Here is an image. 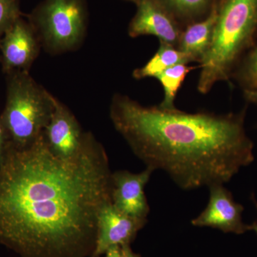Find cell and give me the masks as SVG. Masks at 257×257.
Masks as SVG:
<instances>
[{
	"instance_id": "6",
	"label": "cell",
	"mask_w": 257,
	"mask_h": 257,
	"mask_svg": "<svg viewBox=\"0 0 257 257\" xmlns=\"http://www.w3.org/2000/svg\"><path fill=\"white\" fill-rule=\"evenodd\" d=\"M41 48L33 27L20 17L0 40V62L3 73L13 71L30 72Z\"/></svg>"
},
{
	"instance_id": "7",
	"label": "cell",
	"mask_w": 257,
	"mask_h": 257,
	"mask_svg": "<svg viewBox=\"0 0 257 257\" xmlns=\"http://www.w3.org/2000/svg\"><path fill=\"white\" fill-rule=\"evenodd\" d=\"M207 207L195 219L193 226H207L221 230L224 233L242 234L249 230L242 221L243 207L236 202L223 184L210 186Z\"/></svg>"
},
{
	"instance_id": "17",
	"label": "cell",
	"mask_w": 257,
	"mask_h": 257,
	"mask_svg": "<svg viewBox=\"0 0 257 257\" xmlns=\"http://www.w3.org/2000/svg\"><path fill=\"white\" fill-rule=\"evenodd\" d=\"M239 75L245 90L257 91V45L248 56Z\"/></svg>"
},
{
	"instance_id": "3",
	"label": "cell",
	"mask_w": 257,
	"mask_h": 257,
	"mask_svg": "<svg viewBox=\"0 0 257 257\" xmlns=\"http://www.w3.org/2000/svg\"><path fill=\"white\" fill-rule=\"evenodd\" d=\"M257 30V0H222L212 39L200 62L199 92L206 94L216 83L227 80L236 60Z\"/></svg>"
},
{
	"instance_id": "11",
	"label": "cell",
	"mask_w": 257,
	"mask_h": 257,
	"mask_svg": "<svg viewBox=\"0 0 257 257\" xmlns=\"http://www.w3.org/2000/svg\"><path fill=\"white\" fill-rule=\"evenodd\" d=\"M86 133L73 113L56 99L55 110L43 136L56 156L68 159L77 155L84 143Z\"/></svg>"
},
{
	"instance_id": "2",
	"label": "cell",
	"mask_w": 257,
	"mask_h": 257,
	"mask_svg": "<svg viewBox=\"0 0 257 257\" xmlns=\"http://www.w3.org/2000/svg\"><path fill=\"white\" fill-rule=\"evenodd\" d=\"M109 116L135 155L184 190L224 184L254 160L241 114L187 113L114 94Z\"/></svg>"
},
{
	"instance_id": "19",
	"label": "cell",
	"mask_w": 257,
	"mask_h": 257,
	"mask_svg": "<svg viewBox=\"0 0 257 257\" xmlns=\"http://www.w3.org/2000/svg\"><path fill=\"white\" fill-rule=\"evenodd\" d=\"M104 255V257H121V246H111L106 251Z\"/></svg>"
},
{
	"instance_id": "20",
	"label": "cell",
	"mask_w": 257,
	"mask_h": 257,
	"mask_svg": "<svg viewBox=\"0 0 257 257\" xmlns=\"http://www.w3.org/2000/svg\"><path fill=\"white\" fill-rule=\"evenodd\" d=\"M121 257H140L135 253L130 247V245L121 246Z\"/></svg>"
},
{
	"instance_id": "1",
	"label": "cell",
	"mask_w": 257,
	"mask_h": 257,
	"mask_svg": "<svg viewBox=\"0 0 257 257\" xmlns=\"http://www.w3.org/2000/svg\"><path fill=\"white\" fill-rule=\"evenodd\" d=\"M104 147L86 133L77 155L56 156L43 133L8 143L0 164V244L20 257H92L99 212L111 202Z\"/></svg>"
},
{
	"instance_id": "12",
	"label": "cell",
	"mask_w": 257,
	"mask_h": 257,
	"mask_svg": "<svg viewBox=\"0 0 257 257\" xmlns=\"http://www.w3.org/2000/svg\"><path fill=\"white\" fill-rule=\"evenodd\" d=\"M218 3H214L204 20L189 24L182 30L177 49L188 58L189 62L200 63L207 53L217 19Z\"/></svg>"
},
{
	"instance_id": "15",
	"label": "cell",
	"mask_w": 257,
	"mask_h": 257,
	"mask_svg": "<svg viewBox=\"0 0 257 257\" xmlns=\"http://www.w3.org/2000/svg\"><path fill=\"white\" fill-rule=\"evenodd\" d=\"M176 19L190 21L211 8V0H159Z\"/></svg>"
},
{
	"instance_id": "22",
	"label": "cell",
	"mask_w": 257,
	"mask_h": 257,
	"mask_svg": "<svg viewBox=\"0 0 257 257\" xmlns=\"http://www.w3.org/2000/svg\"><path fill=\"white\" fill-rule=\"evenodd\" d=\"M253 200H254L255 204H256L257 208V202L255 201V199H253ZM248 227H249V230H253L257 234V220L254 221L252 224L248 225Z\"/></svg>"
},
{
	"instance_id": "23",
	"label": "cell",
	"mask_w": 257,
	"mask_h": 257,
	"mask_svg": "<svg viewBox=\"0 0 257 257\" xmlns=\"http://www.w3.org/2000/svg\"><path fill=\"white\" fill-rule=\"evenodd\" d=\"M127 1L133 2V3L137 5L138 4L139 0H127Z\"/></svg>"
},
{
	"instance_id": "10",
	"label": "cell",
	"mask_w": 257,
	"mask_h": 257,
	"mask_svg": "<svg viewBox=\"0 0 257 257\" xmlns=\"http://www.w3.org/2000/svg\"><path fill=\"white\" fill-rule=\"evenodd\" d=\"M147 222V219L124 214L111 202L106 204L98 216L97 237L92 257L101 256L111 246L131 244Z\"/></svg>"
},
{
	"instance_id": "5",
	"label": "cell",
	"mask_w": 257,
	"mask_h": 257,
	"mask_svg": "<svg viewBox=\"0 0 257 257\" xmlns=\"http://www.w3.org/2000/svg\"><path fill=\"white\" fill-rule=\"evenodd\" d=\"M42 48L52 55L77 50L87 32L84 0H45L29 17Z\"/></svg>"
},
{
	"instance_id": "21",
	"label": "cell",
	"mask_w": 257,
	"mask_h": 257,
	"mask_svg": "<svg viewBox=\"0 0 257 257\" xmlns=\"http://www.w3.org/2000/svg\"><path fill=\"white\" fill-rule=\"evenodd\" d=\"M244 94L248 100L257 103V91L245 90Z\"/></svg>"
},
{
	"instance_id": "9",
	"label": "cell",
	"mask_w": 257,
	"mask_h": 257,
	"mask_svg": "<svg viewBox=\"0 0 257 257\" xmlns=\"http://www.w3.org/2000/svg\"><path fill=\"white\" fill-rule=\"evenodd\" d=\"M153 172L151 168L146 167L140 173L126 170L112 172L111 199L113 205L128 216L147 219L150 209L145 188Z\"/></svg>"
},
{
	"instance_id": "8",
	"label": "cell",
	"mask_w": 257,
	"mask_h": 257,
	"mask_svg": "<svg viewBox=\"0 0 257 257\" xmlns=\"http://www.w3.org/2000/svg\"><path fill=\"white\" fill-rule=\"evenodd\" d=\"M138 10L128 29L130 37L153 35L177 48L182 30L175 17L159 0H139Z\"/></svg>"
},
{
	"instance_id": "18",
	"label": "cell",
	"mask_w": 257,
	"mask_h": 257,
	"mask_svg": "<svg viewBox=\"0 0 257 257\" xmlns=\"http://www.w3.org/2000/svg\"><path fill=\"white\" fill-rule=\"evenodd\" d=\"M8 143H9V139H8V134L0 121V164L4 158L5 150Z\"/></svg>"
},
{
	"instance_id": "14",
	"label": "cell",
	"mask_w": 257,
	"mask_h": 257,
	"mask_svg": "<svg viewBox=\"0 0 257 257\" xmlns=\"http://www.w3.org/2000/svg\"><path fill=\"white\" fill-rule=\"evenodd\" d=\"M194 69L195 67L188 64H179L165 69L155 77L162 84L165 93L163 101L159 106L170 110L177 109L175 106L176 96L187 74Z\"/></svg>"
},
{
	"instance_id": "16",
	"label": "cell",
	"mask_w": 257,
	"mask_h": 257,
	"mask_svg": "<svg viewBox=\"0 0 257 257\" xmlns=\"http://www.w3.org/2000/svg\"><path fill=\"white\" fill-rule=\"evenodd\" d=\"M21 16L18 0H0V40L5 32Z\"/></svg>"
},
{
	"instance_id": "4",
	"label": "cell",
	"mask_w": 257,
	"mask_h": 257,
	"mask_svg": "<svg viewBox=\"0 0 257 257\" xmlns=\"http://www.w3.org/2000/svg\"><path fill=\"white\" fill-rule=\"evenodd\" d=\"M6 75L7 98L0 121L9 143L25 149L35 143L50 122L57 98L30 74L13 71Z\"/></svg>"
},
{
	"instance_id": "13",
	"label": "cell",
	"mask_w": 257,
	"mask_h": 257,
	"mask_svg": "<svg viewBox=\"0 0 257 257\" xmlns=\"http://www.w3.org/2000/svg\"><path fill=\"white\" fill-rule=\"evenodd\" d=\"M190 63L188 58L176 47L160 42V48L155 55L141 68L133 72L134 78L142 79L156 77L165 69L179 64Z\"/></svg>"
}]
</instances>
